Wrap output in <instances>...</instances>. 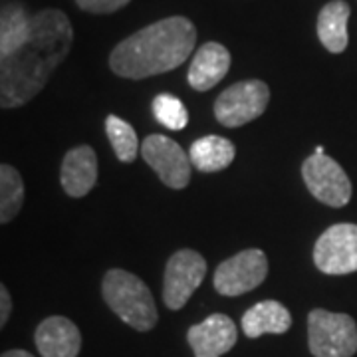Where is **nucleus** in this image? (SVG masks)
Returning a JSON list of instances; mask_svg holds the SVG:
<instances>
[{"label": "nucleus", "instance_id": "nucleus-1", "mask_svg": "<svg viewBox=\"0 0 357 357\" xmlns=\"http://www.w3.org/2000/svg\"><path fill=\"white\" fill-rule=\"evenodd\" d=\"M74 28L64 10L44 8L32 16V34L20 50L0 58V105L20 107L34 100L52 72L68 58Z\"/></svg>", "mask_w": 357, "mask_h": 357}, {"label": "nucleus", "instance_id": "nucleus-2", "mask_svg": "<svg viewBox=\"0 0 357 357\" xmlns=\"http://www.w3.org/2000/svg\"><path fill=\"white\" fill-rule=\"evenodd\" d=\"M197 46V28L187 16H169L121 40L109 54L115 76L145 79L175 70Z\"/></svg>", "mask_w": 357, "mask_h": 357}, {"label": "nucleus", "instance_id": "nucleus-3", "mask_svg": "<svg viewBox=\"0 0 357 357\" xmlns=\"http://www.w3.org/2000/svg\"><path fill=\"white\" fill-rule=\"evenodd\" d=\"M102 294L105 304L129 328L137 332H149L157 326L159 312L153 296L139 276L121 268H112L103 276Z\"/></svg>", "mask_w": 357, "mask_h": 357}, {"label": "nucleus", "instance_id": "nucleus-4", "mask_svg": "<svg viewBox=\"0 0 357 357\" xmlns=\"http://www.w3.org/2000/svg\"><path fill=\"white\" fill-rule=\"evenodd\" d=\"M307 345L314 357H351L357 351V326L347 314L312 310L307 316Z\"/></svg>", "mask_w": 357, "mask_h": 357}, {"label": "nucleus", "instance_id": "nucleus-5", "mask_svg": "<svg viewBox=\"0 0 357 357\" xmlns=\"http://www.w3.org/2000/svg\"><path fill=\"white\" fill-rule=\"evenodd\" d=\"M270 88L262 79H244L227 88L215 102V117L225 128H241L266 112Z\"/></svg>", "mask_w": 357, "mask_h": 357}, {"label": "nucleus", "instance_id": "nucleus-6", "mask_svg": "<svg viewBox=\"0 0 357 357\" xmlns=\"http://www.w3.org/2000/svg\"><path fill=\"white\" fill-rule=\"evenodd\" d=\"M268 276V258L258 248H248L220 262L215 270V290L220 296H243L258 288Z\"/></svg>", "mask_w": 357, "mask_h": 357}, {"label": "nucleus", "instance_id": "nucleus-7", "mask_svg": "<svg viewBox=\"0 0 357 357\" xmlns=\"http://www.w3.org/2000/svg\"><path fill=\"white\" fill-rule=\"evenodd\" d=\"M302 177L319 203L340 208L351 201V181L342 165L326 153L310 155L302 165Z\"/></svg>", "mask_w": 357, "mask_h": 357}, {"label": "nucleus", "instance_id": "nucleus-8", "mask_svg": "<svg viewBox=\"0 0 357 357\" xmlns=\"http://www.w3.org/2000/svg\"><path fill=\"white\" fill-rule=\"evenodd\" d=\"M206 276V260L197 250L183 248L169 258L163 278V302L169 310H181L191 300Z\"/></svg>", "mask_w": 357, "mask_h": 357}, {"label": "nucleus", "instance_id": "nucleus-9", "mask_svg": "<svg viewBox=\"0 0 357 357\" xmlns=\"http://www.w3.org/2000/svg\"><path fill=\"white\" fill-rule=\"evenodd\" d=\"M314 262L319 272L332 276L357 272V225L340 222L321 232L314 246Z\"/></svg>", "mask_w": 357, "mask_h": 357}, {"label": "nucleus", "instance_id": "nucleus-10", "mask_svg": "<svg viewBox=\"0 0 357 357\" xmlns=\"http://www.w3.org/2000/svg\"><path fill=\"white\" fill-rule=\"evenodd\" d=\"M141 157L153 169L169 189H185L191 181V157L177 141L165 135H147L141 145Z\"/></svg>", "mask_w": 357, "mask_h": 357}, {"label": "nucleus", "instance_id": "nucleus-11", "mask_svg": "<svg viewBox=\"0 0 357 357\" xmlns=\"http://www.w3.org/2000/svg\"><path fill=\"white\" fill-rule=\"evenodd\" d=\"M236 326L225 314H213L187 332V342L195 357H222L236 345Z\"/></svg>", "mask_w": 357, "mask_h": 357}, {"label": "nucleus", "instance_id": "nucleus-12", "mask_svg": "<svg viewBox=\"0 0 357 357\" xmlns=\"http://www.w3.org/2000/svg\"><path fill=\"white\" fill-rule=\"evenodd\" d=\"M34 342L42 357H77L82 349V333L72 319L50 316L36 328Z\"/></svg>", "mask_w": 357, "mask_h": 357}, {"label": "nucleus", "instance_id": "nucleus-13", "mask_svg": "<svg viewBox=\"0 0 357 357\" xmlns=\"http://www.w3.org/2000/svg\"><path fill=\"white\" fill-rule=\"evenodd\" d=\"M230 64H232V58L227 46H222L220 42H204L192 56L187 79L192 89L208 91L220 84L222 77L229 74Z\"/></svg>", "mask_w": 357, "mask_h": 357}, {"label": "nucleus", "instance_id": "nucleus-14", "mask_svg": "<svg viewBox=\"0 0 357 357\" xmlns=\"http://www.w3.org/2000/svg\"><path fill=\"white\" fill-rule=\"evenodd\" d=\"M60 183L66 195L86 197L98 183V155L89 145H79L66 153L60 167Z\"/></svg>", "mask_w": 357, "mask_h": 357}, {"label": "nucleus", "instance_id": "nucleus-15", "mask_svg": "<svg viewBox=\"0 0 357 357\" xmlns=\"http://www.w3.org/2000/svg\"><path fill=\"white\" fill-rule=\"evenodd\" d=\"M290 326H292V316L288 307L276 300L258 302L250 310H246L243 316V332L250 340H256L264 333L282 335L290 330Z\"/></svg>", "mask_w": 357, "mask_h": 357}, {"label": "nucleus", "instance_id": "nucleus-16", "mask_svg": "<svg viewBox=\"0 0 357 357\" xmlns=\"http://www.w3.org/2000/svg\"><path fill=\"white\" fill-rule=\"evenodd\" d=\"M351 8L345 0L328 2L318 14V38L321 46L332 54H342L349 44L347 22Z\"/></svg>", "mask_w": 357, "mask_h": 357}, {"label": "nucleus", "instance_id": "nucleus-17", "mask_svg": "<svg viewBox=\"0 0 357 357\" xmlns=\"http://www.w3.org/2000/svg\"><path fill=\"white\" fill-rule=\"evenodd\" d=\"M32 16L22 2H8L0 13V58H6L24 46L32 34Z\"/></svg>", "mask_w": 357, "mask_h": 357}, {"label": "nucleus", "instance_id": "nucleus-18", "mask_svg": "<svg viewBox=\"0 0 357 357\" xmlns=\"http://www.w3.org/2000/svg\"><path fill=\"white\" fill-rule=\"evenodd\" d=\"M236 149L232 145V141L220 135H206L197 139L191 145V163L195 169L203 171V173H217L222 171L234 161Z\"/></svg>", "mask_w": 357, "mask_h": 357}, {"label": "nucleus", "instance_id": "nucleus-19", "mask_svg": "<svg viewBox=\"0 0 357 357\" xmlns=\"http://www.w3.org/2000/svg\"><path fill=\"white\" fill-rule=\"evenodd\" d=\"M24 204V183L13 165H0V222H10Z\"/></svg>", "mask_w": 357, "mask_h": 357}, {"label": "nucleus", "instance_id": "nucleus-20", "mask_svg": "<svg viewBox=\"0 0 357 357\" xmlns=\"http://www.w3.org/2000/svg\"><path fill=\"white\" fill-rule=\"evenodd\" d=\"M105 133H107L109 143L121 163L135 161L137 151H139V139H137L135 129L131 128L126 119H121L117 115H107L105 117Z\"/></svg>", "mask_w": 357, "mask_h": 357}, {"label": "nucleus", "instance_id": "nucleus-21", "mask_svg": "<svg viewBox=\"0 0 357 357\" xmlns=\"http://www.w3.org/2000/svg\"><path fill=\"white\" fill-rule=\"evenodd\" d=\"M153 115L155 119L167 129L181 131L189 123V114L185 103L173 93H159L153 100Z\"/></svg>", "mask_w": 357, "mask_h": 357}, {"label": "nucleus", "instance_id": "nucleus-22", "mask_svg": "<svg viewBox=\"0 0 357 357\" xmlns=\"http://www.w3.org/2000/svg\"><path fill=\"white\" fill-rule=\"evenodd\" d=\"M131 0H76L77 8L89 14H114L128 6Z\"/></svg>", "mask_w": 357, "mask_h": 357}, {"label": "nucleus", "instance_id": "nucleus-23", "mask_svg": "<svg viewBox=\"0 0 357 357\" xmlns=\"http://www.w3.org/2000/svg\"><path fill=\"white\" fill-rule=\"evenodd\" d=\"M10 310H13V300H10V294L6 290V286L2 284L0 286V326L4 328L8 316H10Z\"/></svg>", "mask_w": 357, "mask_h": 357}, {"label": "nucleus", "instance_id": "nucleus-24", "mask_svg": "<svg viewBox=\"0 0 357 357\" xmlns=\"http://www.w3.org/2000/svg\"><path fill=\"white\" fill-rule=\"evenodd\" d=\"M2 357H34L32 354H28L24 349H10V351H4Z\"/></svg>", "mask_w": 357, "mask_h": 357}, {"label": "nucleus", "instance_id": "nucleus-25", "mask_svg": "<svg viewBox=\"0 0 357 357\" xmlns=\"http://www.w3.org/2000/svg\"><path fill=\"white\" fill-rule=\"evenodd\" d=\"M314 153H316V155H324V147H321V145H318V147H316V151H314Z\"/></svg>", "mask_w": 357, "mask_h": 357}]
</instances>
